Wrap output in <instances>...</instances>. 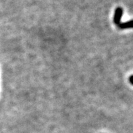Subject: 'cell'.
Instances as JSON below:
<instances>
[{
  "mask_svg": "<svg viewBox=\"0 0 133 133\" xmlns=\"http://www.w3.org/2000/svg\"><path fill=\"white\" fill-rule=\"evenodd\" d=\"M129 82L130 83V84H132L133 85V75H131L129 77Z\"/></svg>",
  "mask_w": 133,
  "mask_h": 133,
  "instance_id": "cell-3",
  "label": "cell"
},
{
  "mask_svg": "<svg viewBox=\"0 0 133 133\" xmlns=\"http://www.w3.org/2000/svg\"><path fill=\"white\" fill-rule=\"evenodd\" d=\"M123 16V9L121 7H118L114 12V23L116 24L117 26L119 24L121 23L122 17Z\"/></svg>",
  "mask_w": 133,
  "mask_h": 133,
  "instance_id": "cell-1",
  "label": "cell"
},
{
  "mask_svg": "<svg viewBox=\"0 0 133 133\" xmlns=\"http://www.w3.org/2000/svg\"><path fill=\"white\" fill-rule=\"evenodd\" d=\"M118 27L120 29H133V20L126 22H121V23L118 24Z\"/></svg>",
  "mask_w": 133,
  "mask_h": 133,
  "instance_id": "cell-2",
  "label": "cell"
}]
</instances>
